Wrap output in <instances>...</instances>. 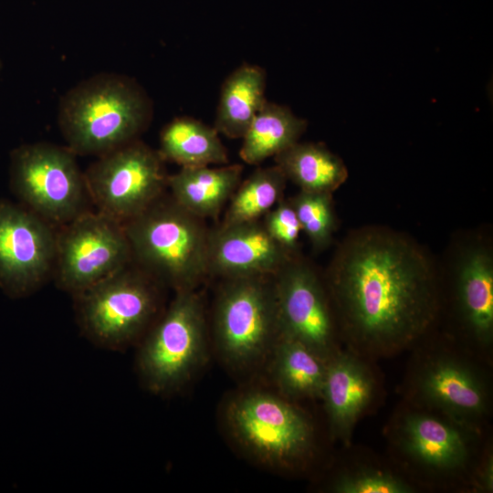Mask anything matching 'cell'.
<instances>
[{
	"label": "cell",
	"instance_id": "obj_1",
	"mask_svg": "<svg viewBox=\"0 0 493 493\" xmlns=\"http://www.w3.org/2000/svg\"><path fill=\"white\" fill-rule=\"evenodd\" d=\"M330 289L357 354L403 350L435 313V287L424 256L384 233L362 234L345 245L331 267Z\"/></svg>",
	"mask_w": 493,
	"mask_h": 493
},
{
	"label": "cell",
	"instance_id": "obj_2",
	"mask_svg": "<svg viewBox=\"0 0 493 493\" xmlns=\"http://www.w3.org/2000/svg\"><path fill=\"white\" fill-rule=\"evenodd\" d=\"M152 115V101L134 79L101 72L63 95L58 123L70 151L98 157L140 139Z\"/></svg>",
	"mask_w": 493,
	"mask_h": 493
},
{
	"label": "cell",
	"instance_id": "obj_3",
	"mask_svg": "<svg viewBox=\"0 0 493 493\" xmlns=\"http://www.w3.org/2000/svg\"><path fill=\"white\" fill-rule=\"evenodd\" d=\"M131 262L164 288L194 290L209 277L210 228L165 194L123 224Z\"/></svg>",
	"mask_w": 493,
	"mask_h": 493
},
{
	"label": "cell",
	"instance_id": "obj_4",
	"mask_svg": "<svg viewBox=\"0 0 493 493\" xmlns=\"http://www.w3.org/2000/svg\"><path fill=\"white\" fill-rule=\"evenodd\" d=\"M163 288L130 263L72 297L81 334L94 345L113 351L139 343L163 311Z\"/></svg>",
	"mask_w": 493,
	"mask_h": 493
},
{
	"label": "cell",
	"instance_id": "obj_5",
	"mask_svg": "<svg viewBox=\"0 0 493 493\" xmlns=\"http://www.w3.org/2000/svg\"><path fill=\"white\" fill-rule=\"evenodd\" d=\"M174 293L139 342L137 372L144 387L156 394L178 390L205 358L206 323L202 298L195 289Z\"/></svg>",
	"mask_w": 493,
	"mask_h": 493
},
{
	"label": "cell",
	"instance_id": "obj_6",
	"mask_svg": "<svg viewBox=\"0 0 493 493\" xmlns=\"http://www.w3.org/2000/svg\"><path fill=\"white\" fill-rule=\"evenodd\" d=\"M77 155L66 145L26 143L10 152V189L20 204L59 227L91 204Z\"/></svg>",
	"mask_w": 493,
	"mask_h": 493
},
{
	"label": "cell",
	"instance_id": "obj_7",
	"mask_svg": "<svg viewBox=\"0 0 493 493\" xmlns=\"http://www.w3.org/2000/svg\"><path fill=\"white\" fill-rule=\"evenodd\" d=\"M237 444L259 462L291 469L304 464L314 449V429L306 414L273 393L251 391L235 397L226 412Z\"/></svg>",
	"mask_w": 493,
	"mask_h": 493
},
{
	"label": "cell",
	"instance_id": "obj_8",
	"mask_svg": "<svg viewBox=\"0 0 493 493\" xmlns=\"http://www.w3.org/2000/svg\"><path fill=\"white\" fill-rule=\"evenodd\" d=\"M214 335L226 362H259L279 337L273 276L223 278L214 307Z\"/></svg>",
	"mask_w": 493,
	"mask_h": 493
},
{
	"label": "cell",
	"instance_id": "obj_9",
	"mask_svg": "<svg viewBox=\"0 0 493 493\" xmlns=\"http://www.w3.org/2000/svg\"><path fill=\"white\" fill-rule=\"evenodd\" d=\"M164 162L140 139L98 156L83 173L91 205L119 223L128 222L165 194Z\"/></svg>",
	"mask_w": 493,
	"mask_h": 493
},
{
	"label": "cell",
	"instance_id": "obj_10",
	"mask_svg": "<svg viewBox=\"0 0 493 493\" xmlns=\"http://www.w3.org/2000/svg\"><path fill=\"white\" fill-rule=\"evenodd\" d=\"M131 263L123 224L88 210L57 227L52 278L72 297Z\"/></svg>",
	"mask_w": 493,
	"mask_h": 493
},
{
	"label": "cell",
	"instance_id": "obj_11",
	"mask_svg": "<svg viewBox=\"0 0 493 493\" xmlns=\"http://www.w3.org/2000/svg\"><path fill=\"white\" fill-rule=\"evenodd\" d=\"M57 227L21 204L0 200V288L27 297L52 278Z\"/></svg>",
	"mask_w": 493,
	"mask_h": 493
},
{
	"label": "cell",
	"instance_id": "obj_12",
	"mask_svg": "<svg viewBox=\"0 0 493 493\" xmlns=\"http://www.w3.org/2000/svg\"><path fill=\"white\" fill-rule=\"evenodd\" d=\"M273 280L279 336L301 342L327 362L339 350L328 296L318 274L295 255Z\"/></svg>",
	"mask_w": 493,
	"mask_h": 493
},
{
	"label": "cell",
	"instance_id": "obj_13",
	"mask_svg": "<svg viewBox=\"0 0 493 493\" xmlns=\"http://www.w3.org/2000/svg\"><path fill=\"white\" fill-rule=\"evenodd\" d=\"M474 431L443 414L419 406L396 418L391 438L406 465L424 474L444 477L467 467Z\"/></svg>",
	"mask_w": 493,
	"mask_h": 493
},
{
	"label": "cell",
	"instance_id": "obj_14",
	"mask_svg": "<svg viewBox=\"0 0 493 493\" xmlns=\"http://www.w3.org/2000/svg\"><path fill=\"white\" fill-rule=\"evenodd\" d=\"M411 393L420 407L477 429L488 409L485 382L474 366L449 353H435L413 372Z\"/></svg>",
	"mask_w": 493,
	"mask_h": 493
},
{
	"label": "cell",
	"instance_id": "obj_15",
	"mask_svg": "<svg viewBox=\"0 0 493 493\" xmlns=\"http://www.w3.org/2000/svg\"><path fill=\"white\" fill-rule=\"evenodd\" d=\"M293 256L269 235L262 219L210 229L209 277L274 276Z\"/></svg>",
	"mask_w": 493,
	"mask_h": 493
},
{
	"label": "cell",
	"instance_id": "obj_16",
	"mask_svg": "<svg viewBox=\"0 0 493 493\" xmlns=\"http://www.w3.org/2000/svg\"><path fill=\"white\" fill-rule=\"evenodd\" d=\"M377 391L372 371L357 353L338 351L326 362L320 397L334 437H350L357 421L372 404Z\"/></svg>",
	"mask_w": 493,
	"mask_h": 493
},
{
	"label": "cell",
	"instance_id": "obj_17",
	"mask_svg": "<svg viewBox=\"0 0 493 493\" xmlns=\"http://www.w3.org/2000/svg\"><path fill=\"white\" fill-rule=\"evenodd\" d=\"M239 163L218 167H181L169 174L170 196L184 209L202 219H216L242 181Z\"/></svg>",
	"mask_w": 493,
	"mask_h": 493
},
{
	"label": "cell",
	"instance_id": "obj_18",
	"mask_svg": "<svg viewBox=\"0 0 493 493\" xmlns=\"http://www.w3.org/2000/svg\"><path fill=\"white\" fill-rule=\"evenodd\" d=\"M267 74L257 65L243 64L224 81L214 128L229 139H242L266 103Z\"/></svg>",
	"mask_w": 493,
	"mask_h": 493
},
{
	"label": "cell",
	"instance_id": "obj_19",
	"mask_svg": "<svg viewBox=\"0 0 493 493\" xmlns=\"http://www.w3.org/2000/svg\"><path fill=\"white\" fill-rule=\"evenodd\" d=\"M162 158L181 167H200L229 163L227 150L214 127L191 117L172 120L161 131Z\"/></svg>",
	"mask_w": 493,
	"mask_h": 493
},
{
	"label": "cell",
	"instance_id": "obj_20",
	"mask_svg": "<svg viewBox=\"0 0 493 493\" xmlns=\"http://www.w3.org/2000/svg\"><path fill=\"white\" fill-rule=\"evenodd\" d=\"M273 158L300 191L332 194L348 176L341 159L322 143L298 142Z\"/></svg>",
	"mask_w": 493,
	"mask_h": 493
},
{
	"label": "cell",
	"instance_id": "obj_21",
	"mask_svg": "<svg viewBox=\"0 0 493 493\" xmlns=\"http://www.w3.org/2000/svg\"><path fill=\"white\" fill-rule=\"evenodd\" d=\"M458 295L467 327L478 341L489 343L493 332V262L488 253L475 249L465 257Z\"/></svg>",
	"mask_w": 493,
	"mask_h": 493
},
{
	"label": "cell",
	"instance_id": "obj_22",
	"mask_svg": "<svg viewBox=\"0 0 493 493\" xmlns=\"http://www.w3.org/2000/svg\"><path fill=\"white\" fill-rule=\"evenodd\" d=\"M306 128L307 121L289 108L267 100L242 138L240 158L258 165L298 142Z\"/></svg>",
	"mask_w": 493,
	"mask_h": 493
},
{
	"label": "cell",
	"instance_id": "obj_23",
	"mask_svg": "<svg viewBox=\"0 0 493 493\" xmlns=\"http://www.w3.org/2000/svg\"><path fill=\"white\" fill-rule=\"evenodd\" d=\"M271 372L279 390L291 398L320 397L326 361L301 342L279 336L271 353Z\"/></svg>",
	"mask_w": 493,
	"mask_h": 493
},
{
	"label": "cell",
	"instance_id": "obj_24",
	"mask_svg": "<svg viewBox=\"0 0 493 493\" xmlns=\"http://www.w3.org/2000/svg\"><path fill=\"white\" fill-rule=\"evenodd\" d=\"M287 178L278 165L259 167L232 194L221 225L261 220L284 199Z\"/></svg>",
	"mask_w": 493,
	"mask_h": 493
},
{
	"label": "cell",
	"instance_id": "obj_25",
	"mask_svg": "<svg viewBox=\"0 0 493 493\" xmlns=\"http://www.w3.org/2000/svg\"><path fill=\"white\" fill-rule=\"evenodd\" d=\"M332 194L299 191L288 198L299 222L314 249L330 246L336 227Z\"/></svg>",
	"mask_w": 493,
	"mask_h": 493
},
{
	"label": "cell",
	"instance_id": "obj_26",
	"mask_svg": "<svg viewBox=\"0 0 493 493\" xmlns=\"http://www.w3.org/2000/svg\"><path fill=\"white\" fill-rule=\"evenodd\" d=\"M331 489L338 493H406L412 488L401 477L377 468H357L340 475Z\"/></svg>",
	"mask_w": 493,
	"mask_h": 493
},
{
	"label": "cell",
	"instance_id": "obj_27",
	"mask_svg": "<svg viewBox=\"0 0 493 493\" xmlns=\"http://www.w3.org/2000/svg\"><path fill=\"white\" fill-rule=\"evenodd\" d=\"M262 222L269 235L287 251L298 254L301 226L288 199H282L266 215Z\"/></svg>",
	"mask_w": 493,
	"mask_h": 493
},
{
	"label": "cell",
	"instance_id": "obj_28",
	"mask_svg": "<svg viewBox=\"0 0 493 493\" xmlns=\"http://www.w3.org/2000/svg\"><path fill=\"white\" fill-rule=\"evenodd\" d=\"M474 484L477 489L491 491L493 488V461L488 454L476 470Z\"/></svg>",
	"mask_w": 493,
	"mask_h": 493
},
{
	"label": "cell",
	"instance_id": "obj_29",
	"mask_svg": "<svg viewBox=\"0 0 493 493\" xmlns=\"http://www.w3.org/2000/svg\"><path fill=\"white\" fill-rule=\"evenodd\" d=\"M2 68H3V63H2V60L0 58V74H1V71H2Z\"/></svg>",
	"mask_w": 493,
	"mask_h": 493
}]
</instances>
